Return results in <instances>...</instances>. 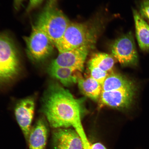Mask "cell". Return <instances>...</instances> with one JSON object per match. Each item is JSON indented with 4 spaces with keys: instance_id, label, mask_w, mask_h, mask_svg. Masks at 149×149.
Segmentation results:
<instances>
[{
    "instance_id": "cell-1",
    "label": "cell",
    "mask_w": 149,
    "mask_h": 149,
    "mask_svg": "<svg viewBox=\"0 0 149 149\" xmlns=\"http://www.w3.org/2000/svg\"><path fill=\"white\" fill-rule=\"evenodd\" d=\"M85 98H76L59 84H50L42 100V111L52 127H72L82 140L85 149H91L81 118L84 113Z\"/></svg>"
},
{
    "instance_id": "cell-2",
    "label": "cell",
    "mask_w": 149,
    "mask_h": 149,
    "mask_svg": "<svg viewBox=\"0 0 149 149\" xmlns=\"http://www.w3.org/2000/svg\"><path fill=\"white\" fill-rule=\"evenodd\" d=\"M97 21L84 23H70L62 38L55 45L59 53L86 47H94L102 28Z\"/></svg>"
},
{
    "instance_id": "cell-3",
    "label": "cell",
    "mask_w": 149,
    "mask_h": 149,
    "mask_svg": "<svg viewBox=\"0 0 149 149\" xmlns=\"http://www.w3.org/2000/svg\"><path fill=\"white\" fill-rule=\"evenodd\" d=\"M69 20L56 4V0H48L37 17L36 26L47 35L55 45L63 36Z\"/></svg>"
},
{
    "instance_id": "cell-4",
    "label": "cell",
    "mask_w": 149,
    "mask_h": 149,
    "mask_svg": "<svg viewBox=\"0 0 149 149\" xmlns=\"http://www.w3.org/2000/svg\"><path fill=\"white\" fill-rule=\"evenodd\" d=\"M20 69L19 58L13 42L7 35L0 33V83L13 79Z\"/></svg>"
},
{
    "instance_id": "cell-5",
    "label": "cell",
    "mask_w": 149,
    "mask_h": 149,
    "mask_svg": "<svg viewBox=\"0 0 149 149\" xmlns=\"http://www.w3.org/2000/svg\"><path fill=\"white\" fill-rule=\"evenodd\" d=\"M27 55L31 59L40 62L53 53L54 45L43 31L33 26L30 35L25 37Z\"/></svg>"
},
{
    "instance_id": "cell-6",
    "label": "cell",
    "mask_w": 149,
    "mask_h": 149,
    "mask_svg": "<svg viewBox=\"0 0 149 149\" xmlns=\"http://www.w3.org/2000/svg\"><path fill=\"white\" fill-rule=\"evenodd\" d=\"M111 49L113 57L123 66H137L138 56L131 32L115 40L112 43Z\"/></svg>"
},
{
    "instance_id": "cell-7",
    "label": "cell",
    "mask_w": 149,
    "mask_h": 149,
    "mask_svg": "<svg viewBox=\"0 0 149 149\" xmlns=\"http://www.w3.org/2000/svg\"><path fill=\"white\" fill-rule=\"evenodd\" d=\"M137 88L135 85L128 88L102 92L99 99L100 107L118 109L128 108L133 102Z\"/></svg>"
},
{
    "instance_id": "cell-8",
    "label": "cell",
    "mask_w": 149,
    "mask_h": 149,
    "mask_svg": "<svg viewBox=\"0 0 149 149\" xmlns=\"http://www.w3.org/2000/svg\"><path fill=\"white\" fill-rule=\"evenodd\" d=\"M90 48L86 47L75 48L59 53L56 58L50 65L72 69L77 72H82Z\"/></svg>"
},
{
    "instance_id": "cell-9",
    "label": "cell",
    "mask_w": 149,
    "mask_h": 149,
    "mask_svg": "<svg viewBox=\"0 0 149 149\" xmlns=\"http://www.w3.org/2000/svg\"><path fill=\"white\" fill-rule=\"evenodd\" d=\"M35 101L29 97L20 100L17 104L15 113L17 120L26 139L29 138L34 115Z\"/></svg>"
},
{
    "instance_id": "cell-10",
    "label": "cell",
    "mask_w": 149,
    "mask_h": 149,
    "mask_svg": "<svg viewBox=\"0 0 149 149\" xmlns=\"http://www.w3.org/2000/svg\"><path fill=\"white\" fill-rule=\"evenodd\" d=\"M53 139L55 149H85L82 140L74 129L57 128L53 132Z\"/></svg>"
},
{
    "instance_id": "cell-11",
    "label": "cell",
    "mask_w": 149,
    "mask_h": 149,
    "mask_svg": "<svg viewBox=\"0 0 149 149\" xmlns=\"http://www.w3.org/2000/svg\"><path fill=\"white\" fill-rule=\"evenodd\" d=\"M48 130L45 121L40 118L31 128L29 135V149H45Z\"/></svg>"
},
{
    "instance_id": "cell-12",
    "label": "cell",
    "mask_w": 149,
    "mask_h": 149,
    "mask_svg": "<svg viewBox=\"0 0 149 149\" xmlns=\"http://www.w3.org/2000/svg\"><path fill=\"white\" fill-rule=\"evenodd\" d=\"M133 14L139 47L143 51L149 53V26L136 10L134 9Z\"/></svg>"
},
{
    "instance_id": "cell-13",
    "label": "cell",
    "mask_w": 149,
    "mask_h": 149,
    "mask_svg": "<svg viewBox=\"0 0 149 149\" xmlns=\"http://www.w3.org/2000/svg\"><path fill=\"white\" fill-rule=\"evenodd\" d=\"M77 76V83L81 92L91 99L99 100L102 92V84L91 76L86 79L80 74Z\"/></svg>"
},
{
    "instance_id": "cell-14",
    "label": "cell",
    "mask_w": 149,
    "mask_h": 149,
    "mask_svg": "<svg viewBox=\"0 0 149 149\" xmlns=\"http://www.w3.org/2000/svg\"><path fill=\"white\" fill-rule=\"evenodd\" d=\"M75 70L70 68L50 65L48 72L52 77L56 79L66 87H69L77 83Z\"/></svg>"
},
{
    "instance_id": "cell-15",
    "label": "cell",
    "mask_w": 149,
    "mask_h": 149,
    "mask_svg": "<svg viewBox=\"0 0 149 149\" xmlns=\"http://www.w3.org/2000/svg\"><path fill=\"white\" fill-rule=\"evenodd\" d=\"M135 85L133 81L124 76L112 72L102 84V92L128 88Z\"/></svg>"
},
{
    "instance_id": "cell-16",
    "label": "cell",
    "mask_w": 149,
    "mask_h": 149,
    "mask_svg": "<svg viewBox=\"0 0 149 149\" xmlns=\"http://www.w3.org/2000/svg\"><path fill=\"white\" fill-rule=\"evenodd\" d=\"M114 64L115 61L113 56L102 53L94 54L88 63V66L96 67L109 74L113 72Z\"/></svg>"
},
{
    "instance_id": "cell-17",
    "label": "cell",
    "mask_w": 149,
    "mask_h": 149,
    "mask_svg": "<svg viewBox=\"0 0 149 149\" xmlns=\"http://www.w3.org/2000/svg\"><path fill=\"white\" fill-rule=\"evenodd\" d=\"M88 66L91 77L102 85L109 74L96 67L91 66Z\"/></svg>"
},
{
    "instance_id": "cell-18",
    "label": "cell",
    "mask_w": 149,
    "mask_h": 149,
    "mask_svg": "<svg viewBox=\"0 0 149 149\" xmlns=\"http://www.w3.org/2000/svg\"><path fill=\"white\" fill-rule=\"evenodd\" d=\"M140 13L141 17L149 20V0H144L141 3Z\"/></svg>"
},
{
    "instance_id": "cell-19",
    "label": "cell",
    "mask_w": 149,
    "mask_h": 149,
    "mask_svg": "<svg viewBox=\"0 0 149 149\" xmlns=\"http://www.w3.org/2000/svg\"><path fill=\"white\" fill-rule=\"evenodd\" d=\"M43 0H30L29 2L26 9V12H31L33 9L40 5Z\"/></svg>"
},
{
    "instance_id": "cell-20",
    "label": "cell",
    "mask_w": 149,
    "mask_h": 149,
    "mask_svg": "<svg viewBox=\"0 0 149 149\" xmlns=\"http://www.w3.org/2000/svg\"><path fill=\"white\" fill-rule=\"evenodd\" d=\"M91 149H107L106 147L100 143H94L91 145Z\"/></svg>"
},
{
    "instance_id": "cell-21",
    "label": "cell",
    "mask_w": 149,
    "mask_h": 149,
    "mask_svg": "<svg viewBox=\"0 0 149 149\" xmlns=\"http://www.w3.org/2000/svg\"><path fill=\"white\" fill-rule=\"evenodd\" d=\"M24 1V0H14L15 8L16 9L19 8L20 5Z\"/></svg>"
}]
</instances>
